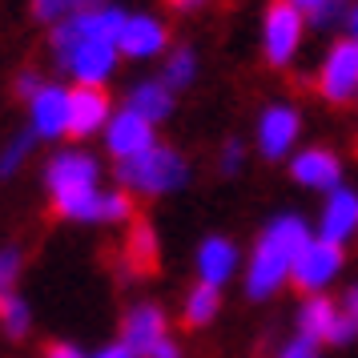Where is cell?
<instances>
[{
    "label": "cell",
    "mask_w": 358,
    "mask_h": 358,
    "mask_svg": "<svg viewBox=\"0 0 358 358\" xmlns=\"http://www.w3.org/2000/svg\"><path fill=\"white\" fill-rule=\"evenodd\" d=\"M29 129L45 141H57V137H69V89L65 85L45 81L41 93L29 101Z\"/></svg>",
    "instance_id": "14"
},
{
    "label": "cell",
    "mask_w": 358,
    "mask_h": 358,
    "mask_svg": "<svg viewBox=\"0 0 358 358\" xmlns=\"http://www.w3.org/2000/svg\"><path fill=\"white\" fill-rule=\"evenodd\" d=\"M169 4H173L178 13H197V8H206L210 0H169Z\"/></svg>",
    "instance_id": "37"
},
{
    "label": "cell",
    "mask_w": 358,
    "mask_h": 358,
    "mask_svg": "<svg viewBox=\"0 0 358 358\" xmlns=\"http://www.w3.org/2000/svg\"><path fill=\"white\" fill-rule=\"evenodd\" d=\"M149 358H181V346L173 338H162L153 350H149Z\"/></svg>",
    "instance_id": "34"
},
{
    "label": "cell",
    "mask_w": 358,
    "mask_h": 358,
    "mask_svg": "<svg viewBox=\"0 0 358 358\" xmlns=\"http://www.w3.org/2000/svg\"><path fill=\"white\" fill-rule=\"evenodd\" d=\"M153 145H157V125L145 121L141 113H133L129 105L109 117V125H105V149H109L113 162H129V157H137V153H145Z\"/></svg>",
    "instance_id": "9"
},
{
    "label": "cell",
    "mask_w": 358,
    "mask_h": 358,
    "mask_svg": "<svg viewBox=\"0 0 358 358\" xmlns=\"http://www.w3.org/2000/svg\"><path fill=\"white\" fill-rule=\"evenodd\" d=\"M125 262H129L133 274H145L157 266V234L149 222H133L129 238H125Z\"/></svg>",
    "instance_id": "19"
},
{
    "label": "cell",
    "mask_w": 358,
    "mask_h": 358,
    "mask_svg": "<svg viewBox=\"0 0 358 358\" xmlns=\"http://www.w3.org/2000/svg\"><path fill=\"white\" fill-rule=\"evenodd\" d=\"M97 222L101 226H117V222H133V197L129 189H105L101 194V206H97Z\"/></svg>",
    "instance_id": "24"
},
{
    "label": "cell",
    "mask_w": 358,
    "mask_h": 358,
    "mask_svg": "<svg viewBox=\"0 0 358 358\" xmlns=\"http://www.w3.org/2000/svg\"><path fill=\"white\" fill-rule=\"evenodd\" d=\"M89 358H137V355H133L129 346H125V342L117 338V342H109V346H101L97 355H89Z\"/></svg>",
    "instance_id": "33"
},
{
    "label": "cell",
    "mask_w": 358,
    "mask_h": 358,
    "mask_svg": "<svg viewBox=\"0 0 358 358\" xmlns=\"http://www.w3.org/2000/svg\"><path fill=\"white\" fill-rule=\"evenodd\" d=\"M318 97L330 105H350L358 101V45L355 41H334L318 69Z\"/></svg>",
    "instance_id": "7"
},
{
    "label": "cell",
    "mask_w": 358,
    "mask_h": 358,
    "mask_svg": "<svg viewBox=\"0 0 358 358\" xmlns=\"http://www.w3.org/2000/svg\"><path fill=\"white\" fill-rule=\"evenodd\" d=\"M355 338H358V322L346 314V310H342L338 322H334V330H330V338H326V342H330V346H350Z\"/></svg>",
    "instance_id": "30"
},
{
    "label": "cell",
    "mask_w": 358,
    "mask_h": 358,
    "mask_svg": "<svg viewBox=\"0 0 358 358\" xmlns=\"http://www.w3.org/2000/svg\"><path fill=\"white\" fill-rule=\"evenodd\" d=\"M117 49L129 61H153V57H162L169 49V29L149 13H129L121 33H117Z\"/></svg>",
    "instance_id": "12"
},
{
    "label": "cell",
    "mask_w": 358,
    "mask_h": 358,
    "mask_svg": "<svg viewBox=\"0 0 358 358\" xmlns=\"http://www.w3.org/2000/svg\"><path fill=\"white\" fill-rule=\"evenodd\" d=\"M217 310H222V290H217V286H206V282H197L194 290L185 294V310H181V318H185V326L201 330V326H210L213 318H217Z\"/></svg>",
    "instance_id": "20"
},
{
    "label": "cell",
    "mask_w": 358,
    "mask_h": 358,
    "mask_svg": "<svg viewBox=\"0 0 358 358\" xmlns=\"http://www.w3.org/2000/svg\"><path fill=\"white\" fill-rule=\"evenodd\" d=\"M342 306L334 298H326V294H306V302L298 306V334H306L314 342H326L330 338V330L338 322Z\"/></svg>",
    "instance_id": "18"
},
{
    "label": "cell",
    "mask_w": 358,
    "mask_h": 358,
    "mask_svg": "<svg viewBox=\"0 0 358 358\" xmlns=\"http://www.w3.org/2000/svg\"><path fill=\"white\" fill-rule=\"evenodd\" d=\"M117 181L129 194L165 197V194H178L181 185L189 181V162L181 157L178 149H169L157 141L153 149L137 153L129 162H117Z\"/></svg>",
    "instance_id": "4"
},
{
    "label": "cell",
    "mask_w": 358,
    "mask_h": 358,
    "mask_svg": "<svg viewBox=\"0 0 358 358\" xmlns=\"http://www.w3.org/2000/svg\"><path fill=\"white\" fill-rule=\"evenodd\" d=\"M33 145H36V133H33V129L17 133V137H13V141L4 145V153H0V181H4V178H17L20 165L29 162Z\"/></svg>",
    "instance_id": "25"
},
{
    "label": "cell",
    "mask_w": 358,
    "mask_h": 358,
    "mask_svg": "<svg viewBox=\"0 0 358 358\" xmlns=\"http://www.w3.org/2000/svg\"><path fill=\"white\" fill-rule=\"evenodd\" d=\"M302 36H306V13L294 8L290 0H274L262 17V52L274 69L294 65V57L302 49Z\"/></svg>",
    "instance_id": "5"
},
{
    "label": "cell",
    "mask_w": 358,
    "mask_h": 358,
    "mask_svg": "<svg viewBox=\"0 0 358 358\" xmlns=\"http://www.w3.org/2000/svg\"><path fill=\"white\" fill-rule=\"evenodd\" d=\"M0 326H4L8 338H24V334H29L33 314L24 306V298H17V294H4V298H0Z\"/></svg>",
    "instance_id": "22"
},
{
    "label": "cell",
    "mask_w": 358,
    "mask_h": 358,
    "mask_svg": "<svg viewBox=\"0 0 358 358\" xmlns=\"http://www.w3.org/2000/svg\"><path fill=\"white\" fill-rule=\"evenodd\" d=\"M17 278H20V250L17 245H4V250H0V298L13 294Z\"/></svg>",
    "instance_id": "27"
},
{
    "label": "cell",
    "mask_w": 358,
    "mask_h": 358,
    "mask_svg": "<svg viewBox=\"0 0 358 358\" xmlns=\"http://www.w3.org/2000/svg\"><path fill=\"white\" fill-rule=\"evenodd\" d=\"M346 13H350L346 0H322L314 13H306V24H314V29H334V24H346Z\"/></svg>",
    "instance_id": "26"
},
{
    "label": "cell",
    "mask_w": 358,
    "mask_h": 358,
    "mask_svg": "<svg viewBox=\"0 0 358 358\" xmlns=\"http://www.w3.org/2000/svg\"><path fill=\"white\" fill-rule=\"evenodd\" d=\"M105 0H33V17L45 20V24H61L73 13H85V8H97Z\"/></svg>",
    "instance_id": "23"
},
{
    "label": "cell",
    "mask_w": 358,
    "mask_h": 358,
    "mask_svg": "<svg viewBox=\"0 0 358 358\" xmlns=\"http://www.w3.org/2000/svg\"><path fill=\"white\" fill-rule=\"evenodd\" d=\"M298 137H302V113L294 109V105H270V109H262L258 117V129H254V141H258V153L266 162H282V157H290L294 145H298Z\"/></svg>",
    "instance_id": "8"
},
{
    "label": "cell",
    "mask_w": 358,
    "mask_h": 358,
    "mask_svg": "<svg viewBox=\"0 0 358 358\" xmlns=\"http://www.w3.org/2000/svg\"><path fill=\"white\" fill-rule=\"evenodd\" d=\"M314 234L338 245H346L358 234V194L350 185H338V189L322 194V210H318V229Z\"/></svg>",
    "instance_id": "13"
},
{
    "label": "cell",
    "mask_w": 358,
    "mask_h": 358,
    "mask_svg": "<svg viewBox=\"0 0 358 358\" xmlns=\"http://www.w3.org/2000/svg\"><path fill=\"white\" fill-rule=\"evenodd\" d=\"M290 178L302 185V189H314V194H330L342 185V162L334 149L326 145H310L290 153Z\"/></svg>",
    "instance_id": "11"
},
{
    "label": "cell",
    "mask_w": 358,
    "mask_h": 358,
    "mask_svg": "<svg viewBox=\"0 0 358 358\" xmlns=\"http://www.w3.org/2000/svg\"><path fill=\"white\" fill-rule=\"evenodd\" d=\"M125 8L117 4H97L73 13L69 20L52 24V61L61 73H69L77 85H105L117 73L121 49L117 33L125 24Z\"/></svg>",
    "instance_id": "1"
},
{
    "label": "cell",
    "mask_w": 358,
    "mask_h": 358,
    "mask_svg": "<svg viewBox=\"0 0 358 358\" xmlns=\"http://www.w3.org/2000/svg\"><path fill=\"white\" fill-rule=\"evenodd\" d=\"M45 358H89L81 350V346H73V342H52L49 350H45Z\"/></svg>",
    "instance_id": "32"
},
{
    "label": "cell",
    "mask_w": 358,
    "mask_h": 358,
    "mask_svg": "<svg viewBox=\"0 0 358 358\" xmlns=\"http://www.w3.org/2000/svg\"><path fill=\"white\" fill-rule=\"evenodd\" d=\"M41 85H45V77H41V73H33V69H24V73L17 77V93L24 101H33L36 93H41Z\"/></svg>",
    "instance_id": "31"
},
{
    "label": "cell",
    "mask_w": 358,
    "mask_h": 358,
    "mask_svg": "<svg viewBox=\"0 0 358 358\" xmlns=\"http://www.w3.org/2000/svg\"><path fill=\"white\" fill-rule=\"evenodd\" d=\"M274 358H318V342L306 338V334H294L290 342H282V346H278Z\"/></svg>",
    "instance_id": "29"
},
{
    "label": "cell",
    "mask_w": 358,
    "mask_h": 358,
    "mask_svg": "<svg viewBox=\"0 0 358 358\" xmlns=\"http://www.w3.org/2000/svg\"><path fill=\"white\" fill-rule=\"evenodd\" d=\"M346 41L358 45V4H350V13H346Z\"/></svg>",
    "instance_id": "36"
},
{
    "label": "cell",
    "mask_w": 358,
    "mask_h": 358,
    "mask_svg": "<svg viewBox=\"0 0 358 358\" xmlns=\"http://www.w3.org/2000/svg\"><path fill=\"white\" fill-rule=\"evenodd\" d=\"M197 77V52L194 49H173V52H165V61H162V81L173 89V93H181V89H189Z\"/></svg>",
    "instance_id": "21"
},
{
    "label": "cell",
    "mask_w": 358,
    "mask_h": 358,
    "mask_svg": "<svg viewBox=\"0 0 358 358\" xmlns=\"http://www.w3.org/2000/svg\"><path fill=\"white\" fill-rule=\"evenodd\" d=\"M125 105H129L133 113H141L145 121L162 125V121H169V117H173V89H169L162 77H149V81L133 85L129 97H125Z\"/></svg>",
    "instance_id": "17"
},
{
    "label": "cell",
    "mask_w": 358,
    "mask_h": 358,
    "mask_svg": "<svg viewBox=\"0 0 358 358\" xmlns=\"http://www.w3.org/2000/svg\"><path fill=\"white\" fill-rule=\"evenodd\" d=\"M310 238H314V229L306 226L302 213H278V217H270L266 229L258 234L250 266H245V298L250 302L274 298L290 282V266Z\"/></svg>",
    "instance_id": "2"
},
{
    "label": "cell",
    "mask_w": 358,
    "mask_h": 358,
    "mask_svg": "<svg viewBox=\"0 0 358 358\" xmlns=\"http://www.w3.org/2000/svg\"><path fill=\"white\" fill-rule=\"evenodd\" d=\"M113 117V105H109V93L101 85H73L69 89V137H97L105 133Z\"/></svg>",
    "instance_id": "10"
},
{
    "label": "cell",
    "mask_w": 358,
    "mask_h": 358,
    "mask_svg": "<svg viewBox=\"0 0 358 358\" xmlns=\"http://www.w3.org/2000/svg\"><path fill=\"white\" fill-rule=\"evenodd\" d=\"M342 266H346V250H342L338 242H326V238L314 234V238L298 250V258H294L290 282L302 294H326V286L342 274Z\"/></svg>",
    "instance_id": "6"
},
{
    "label": "cell",
    "mask_w": 358,
    "mask_h": 358,
    "mask_svg": "<svg viewBox=\"0 0 358 358\" xmlns=\"http://www.w3.org/2000/svg\"><path fill=\"white\" fill-rule=\"evenodd\" d=\"M197 278L206 282V286H226L229 278L238 274V266H242V254H238V245L229 242V238H222V234H210V238H201V245H197Z\"/></svg>",
    "instance_id": "16"
},
{
    "label": "cell",
    "mask_w": 358,
    "mask_h": 358,
    "mask_svg": "<svg viewBox=\"0 0 358 358\" xmlns=\"http://www.w3.org/2000/svg\"><path fill=\"white\" fill-rule=\"evenodd\" d=\"M342 310H346V314H350V318L358 322V282H355V286H346V298H342Z\"/></svg>",
    "instance_id": "35"
},
{
    "label": "cell",
    "mask_w": 358,
    "mask_h": 358,
    "mask_svg": "<svg viewBox=\"0 0 358 358\" xmlns=\"http://www.w3.org/2000/svg\"><path fill=\"white\" fill-rule=\"evenodd\" d=\"M101 165L93 153L81 149H65L52 153L45 165V189L52 197V210L69 217V222H97V206H101Z\"/></svg>",
    "instance_id": "3"
},
{
    "label": "cell",
    "mask_w": 358,
    "mask_h": 358,
    "mask_svg": "<svg viewBox=\"0 0 358 358\" xmlns=\"http://www.w3.org/2000/svg\"><path fill=\"white\" fill-rule=\"evenodd\" d=\"M242 165H245V145L238 137H229L226 145H222V153H217V169L226 178H234V173H242Z\"/></svg>",
    "instance_id": "28"
},
{
    "label": "cell",
    "mask_w": 358,
    "mask_h": 358,
    "mask_svg": "<svg viewBox=\"0 0 358 358\" xmlns=\"http://www.w3.org/2000/svg\"><path fill=\"white\" fill-rule=\"evenodd\" d=\"M290 4H294V8H302V13H314L322 0H290Z\"/></svg>",
    "instance_id": "38"
},
{
    "label": "cell",
    "mask_w": 358,
    "mask_h": 358,
    "mask_svg": "<svg viewBox=\"0 0 358 358\" xmlns=\"http://www.w3.org/2000/svg\"><path fill=\"white\" fill-rule=\"evenodd\" d=\"M162 338H169V322H165V310L157 302H137L121 322V342L129 346L137 358H149V350Z\"/></svg>",
    "instance_id": "15"
}]
</instances>
